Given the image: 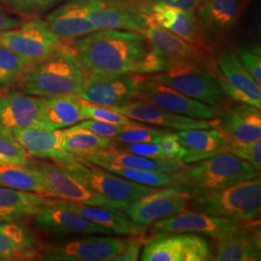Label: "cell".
<instances>
[{
	"mask_svg": "<svg viewBox=\"0 0 261 261\" xmlns=\"http://www.w3.org/2000/svg\"><path fill=\"white\" fill-rule=\"evenodd\" d=\"M72 47L87 73L132 75L139 74L149 45L140 32L107 29L75 39Z\"/></svg>",
	"mask_w": 261,
	"mask_h": 261,
	"instance_id": "cell-1",
	"label": "cell"
},
{
	"mask_svg": "<svg viewBox=\"0 0 261 261\" xmlns=\"http://www.w3.org/2000/svg\"><path fill=\"white\" fill-rule=\"evenodd\" d=\"M86 75L72 45L67 44L55 56L27 68L18 84L22 92L36 97L79 96Z\"/></svg>",
	"mask_w": 261,
	"mask_h": 261,
	"instance_id": "cell-2",
	"label": "cell"
},
{
	"mask_svg": "<svg viewBox=\"0 0 261 261\" xmlns=\"http://www.w3.org/2000/svg\"><path fill=\"white\" fill-rule=\"evenodd\" d=\"M196 163L178 173L175 185L192 196L223 190L260 175L250 163L230 153L217 154Z\"/></svg>",
	"mask_w": 261,
	"mask_h": 261,
	"instance_id": "cell-3",
	"label": "cell"
},
{
	"mask_svg": "<svg viewBox=\"0 0 261 261\" xmlns=\"http://www.w3.org/2000/svg\"><path fill=\"white\" fill-rule=\"evenodd\" d=\"M194 197L199 212L236 222H251L261 213L260 175L251 180Z\"/></svg>",
	"mask_w": 261,
	"mask_h": 261,
	"instance_id": "cell-4",
	"label": "cell"
},
{
	"mask_svg": "<svg viewBox=\"0 0 261 261\" xmlns=\"http://www.w3.org/2000/svg\"><path fill=\"white\" fill-rule=\"evenodd\" d=\"M150 76L216 109L224 102V94L217 75L204 63L192 60L174 61L170 62L165 71Z\"/></svg>",
	"mask_w": 261,
	"mask_h": 261,
	"instance_id": "cell-5",
	"label": "cell"
},
{
	"mask_svg": "<svg viewBox=\"0 0 261 261\" xmlns=\"http://www.w3.org/2000/svg\"><path fill=\"white\" fill-rule=\"evenodd\" d=\"M0 44L18 55L28 68L55 56L68 42L57 37L46 20L34 19L0 34Z\"/></svg>",
	"mask_w": 261,
	"mask_h": 261,
	"instance_id": "cell-6",
	"label": "cell"
},
{
	"mask_svg": "<svg viewBox=\"0 0 261 261\" xmlns=\"http://www.w3.org/2000/svg\"><path fill=\"white\" fill-rule=\"evenodd\" d=\"M63 168L84 186L123 206L125 213L132 204L158 189L156 187L145 186L132 182L103 170V168H94L91 164L83 163L79 160Z\"/></svg>",
	"mask_w": 261,
	"mask_h": 261,
	"instance_id": "cell-7",
	"label": "cell"
},
{
	"mask_svg": "<svg viewBox=\"0 0 261 261\" xmlns=\"http://www.w3.org/2000/svg\"><path fill=\"white\" fill-rule=\"evenodd\" d=\"M213 259L210 244L196 233L162 234L143 246L142 261H206Z\"/></svg>",
	"mask_w": 261,
	"mask_h": 261,
	"instance_id": "cell-8",
	"label": "cell"
},
{
	"mask_svg": "<svg viewBox=\"0 0 261 261\" xmlns=\"http://www.w3.org/2000/svg\"><path fill=\"white\" fill-rule=\"evenodd\" d=\"M135 98L153 103L168 112L198 119H213L218 115V109L180 93L151 76L139 75Z\"/></svg>",
	"mask_w": 261,
	"mask_h": 261,
	"instance_id": "cell-9",
	"label": "cell"
},
{
	"mask_svg": "<svg viewBox=\"0 0 261 261\" xmlns=\"http://www.w3.org/2000/svg\"><path fill=\"white\" fill-rule=\"evenodd\" d=\"M32 165L43 175L49 197L125 212V208L123 206L113 202L84 186V184L73 177L63 167L48 163H35Z\"/></svg>",
	"mask_w": 261,
	"mask_h": 261,
	"instance_id": "cell-10",
	"label": "cell"
},
{
	"mask_svg": "<svg viewBox=\"0 0 261 261\" xmlns=\"http://www.w3.org/2000/svg\"><path fill=\"white\" fill-rule=\"evenodd\" d=\"M127 239L88 237L48 245L40 254L43 261H110L121 252Z\"/></svg>",
	"mask_w": 261,
	"mask_h": 261,
	"instance_id": "cell-11",
	"label": "cell"
},
{
	"mask_svg": "<svg viewBox=\"0 0 261 261\" xmlns=\"http://www.w3.org/2000/svg\"><path fill=\"white\" fill-rule=\"evenodd\" d=\"M244 223L184 210L151 224V233L153 236L170 233L205 234L216 240L236 230Z\"/></svg>",
	"mask_w": 261,
	"mask_h": 261,
	"instance_id": "cell-12",
	"label": "cell"
},
{
	"mask_svg": "<svg viewBox=\"0 0 261 261\" xmlns=\"http://www.w3.org/2000/svg\"><path fill=\"white\" fill-rule=\"evenodd\" d=\"M191 199L192 196L179 187L158 188L132 204L126 214L134 223L146 227L156 221L186 210Z\"/></svg>",
	"mask_w": 261,
	"mask_h": 261,
	"instance_id": "cell-13",
	"label": "cell"
},
{
	"mask_svg": "<svg viewBox=\"0 0 261 261\" xmlns=\"http://www.w3.org/2000/svg\"><path fill=\"white\" fill-rule=\"evenodd\" d=\"M139 75H100L87 73L80 93L82 101L101 107L129 103L137 93Z\"/></svg>",
	"mask_w": 261,
	"mask_h": 261,
	"instance_id": "cell-14",
	"label": "cell"
},
{
	"mask_svg": "<svg viewBox=\"0 0 261 261\" xmlns=\"http://www.w3.org/2000/svg\"><path fill=\"white\" fill-rule=\"evenodd\" d=\"M87 16L96 30L120 29L141 33L149 27L148 16L124 0H85Z\"/></svg>",
	"mask_w": 261,
	"mask_h": 261,
	"instance_id": "cell-15",
	"label": "cell"
},
{
	"mask_svg": "<svg viewBox=\"0 0 261 261\" xmlns=\"http://www.w3.org/2000/svg\"><path fill=\"white\" fill-rule=\"evenodd\" d=\"M115 112L126 115L135 121L153 126L183 130L192 129H209L219 127L220 119H198L163 110L153 103L134 98L129 103L110 107Z\"/></svg>",
	"mask_w": 261,
	"mask_h": 261,
	"instance_id": "cell-16",
	"label": "cell"
},
{
	"mask_svg": "<svg viewBox=\"0 0 261 261\" xmlns=\"http://www.w3.org/2000/svg\"><path fill=\"white\" fill-rule=\"evenodd\" d=\"M216 74L224 95L237 103L261 108V87L243 67L234 51H224L218 59Z\"/></svg>",
	"mask_w": 261,
	"mask_h": 261,
	"instance_id": "cell-17",
	"label": "cell"
},
{
	"mask_svg": "<svg viewBox=\"0 0 261 261\" xmlns=\"http://www.w3.org/2000/svg\"><path fill=\"white\" fill-rule=\"evenodd\" d=\"M34 225L50 235L113 234L111 230L86 220L72 209L60 205L55 199L34 216Z\"/></svg>",
	"mask_w": 261,
	"mask_h": 261,
	"instance_id": "cell-18",
	"label": "cell"
},
{
	"mask_svg": "<svg viewBox=\"0 0 261 261\" xmlns=\"http://www.w3.org/2000/svg\"><path fill=\"white\" fill-rule=\"evenodd\" d=\"M12 135L28 154L35 158L51 160L61 167L72 165L77 161L75 156L63 149L61 130H49L36 124L14 130Z\"/></svg>",
	"mask_w": 261,
	"mask_h": 261,
	"instance_id": "cell-19",
	"label": "cell"
},
{
	"mask_svg": "<svg viewBox=\"0 0 261 261\" xmlns=\"http://www.w3.org/2000/svg\"><path fill=\"white\" fill-rule=\"evenodd\" d=\"M216 240L213 260L256 261L261 259L259 219L245 222L236 230Z\"/></svg>",
	"mask_w": 261,
	"mask_h": 261,
	"instance_id": "cell-20",
	"label": "cell"
},
{
	"mask_svg": "<svg viewBox=\"0 0 261 261\" xmlns=\"http://www.w3.org/2000/svg\"><path fill=\"white\" fill-rule=\"evenodd\" d=\"M42 97L20 91L0 96V132H13L39 124ZM13 136V135H12Z\"/></svg>",
	"mask_w": 261,
	"mask_h": 261,
	"instance_id": "cell-21",
	"label": "cell"
},
{
	"mask_svg": "<svg viewBox=\"0 0 261 261\" xmlns=\"http://www.w3.org/2000/svg\"><path fill=\"white\" fill-rule=\"evenodd\" d=\"M46 21L57 37L73 42L96 31L87 16L85 0H69L47 16Z\"/></svg>",
	"mask_w": 261,
	"mask_h": 261,
	"instance_id": "cell-22",
	"label": "cell"
},
{
	"mask_svg": "<svg viewBox=\"0 0 261 261\" xmlns=\"http://www.w3.org/2000/svg\"><path fill=\"white\" fill-rule=\"evenodd\" d=\"M42 251L40 241L25 224L0 223V261L33 260Z\"/></svg>",
	"mask_w": 261,
	"mask_h": 261,
	"instance_id": "cell-23",
	"label": "cell"
},
{
	"mask_svg": "<svg viewBox=\"0 0 261 261\" xmlns=\"http://www.w3.org/2000/svg\"><path fill=\"white\" fill-rule=\"evenodd\" d=\"M80 162L88 163L92 166L101 168L105 165L118 166L122 168L145 169V170H158L170 174H176L187 168L186 164L179 160H157L145 158L132 154L123 150L111 148L103 150L96 154L85 157H76Z\"/></svg>",
	"mask_w": 261,
	"mask_h": 261,
	"instance_id": "cell-24",
	"label": "cell"
},
{
	"mask_svg": "<svg viewBox=\"0 0 261 261\" xmlns=\"http://www.w3.org/2000/svg\"><path fill=\"white\" fill-rule=\"evenodd\" d=\"M141 34L146 39L150 49L167 59L169 63L181 60L207 63L205 49L188 43L165 28L150 25Z\"/></svg>",
	"mask_w": 261,
	"mask_h": 261,
	"instance_id": "cell-25",
	"label": "cell"
},
{
	"mask_svg": "<svg viewBox=\"0 0 261 261\" xmlns=\"http://www.w3.org/2000/svg\"><path fill=\"white\" fill-rule=\"evenodd\" d=\"M219 119L220 129L230 141L250 142L260 139V109L247 103H235L225 109Z\"/></svg>",
	"mask_w": 261,
	"mask_h": 261,
	"instance_id": "cell-26",
	"label": "cell"
},
{
	"mask_svg": "<svg viewBox=\"0 0 261 261\" xmlns=\"http://www.w3.org/2000/svg\"><path fill=\"white\" fill-rule=\"evenodd\" d=\"M246 4L247 0H201L196 17L203 31L224 34L240 20Z\"/></svg>",
	"mask_w": 261,
	"mask_h": 261,
	"instance_id": "cell-27",
	"label": "cell"
},
{
	"mask_svg": "<svg viewBox=\"0 0 261 261\" xmlns=\"http://www.w3.org/2000/svg\"><path fill=\"white\" fill-rule=\"evenodd\" d=\"M177 135L187 151L186 156L182 159L184 164H193L217 154L225 153L230 142L220 127L179 130Z\"/></svg>",
	"mask_w": 261,
	"mask_h": 261,
	"instance_id": "cell-28",
	"label": "cell"
},
{
	"mask_svg": "<svg viewBox=\"0 0 261 261\" xmlns=\"http://www.w3.org/2000/svg\"><path fill=\"white\" fill-rule=\"evenodd\" d=\"M60 205L74 210L86 220L111 230L112 233L120 235L144 234L145 227L134 223L125 212L115 209H109L100 206L87 205L56 198Z\"/></svg>",
	"mask_w": 261,
	"mask_h": 261,
	"instance_id": "cell-29",
	"label": "cell"
},
{
	"mask_svg": "<svg viewBox=\"0 0 261 261\" xmlns=\"http://www.w3.org/2000/svg\"><path fill=\"white\" fill-rule=\"evenodd\" d=\"M82 99L77 95L42 97L39 124L49 130H61L84 120Z\"/></svg>",
	"mask_w": 261,
	"mask_h": 261,
	"instance_id": "cell-30",
	"label": "cell"
},
{
	"mask_svg": "<svg viewBox=\"0 0 261 261\" xmlns=\"http://www.w3.org/2000/svg\"><path fill=\"white\" fill-rule=\"evenodd\" d=\"M54 200L35 193L0 186V223L34 217Z\"/></svg>",
	"mask_w": 261,
	"mask_h": 261,
	"instance_id": "cell-31",
	"label": "cell"
},
{
	"mask_svg": "<svg viewBox=\"0 0 261 261\" xmlns=\"http://www.w3.org/2000/svg\"><path fill=\"white\" fill-rule=\"evenodd\" d=\"M0 186L47 196L43 175L31 165H0Z\"/></svg>",
	"mask_w": 261,
	"mask_h": 261,
	"instance_id": "cell-32",
	"label": "cell"
},
{
	"mask_svg": "<svg viewBox=\"0 0 261 261\" xmlns=\"http://www.w3.org/2000/svg\"><path fill=\"white\" fill-rule=\"evenodd\" d=\"M61 144L63 149L75 157H85L103 150L111 149L113 141L111 138L98 136L91 130L79 128L75 125L62 130Z\"/></svg>",
	"mask_w": 261,
	"mask_h": 261,
	"instance_id": "cell-33",
	"label": "cell"
},
{
	"mask_svg": "<svg viewBox=\"0 0 261 261\" xmlns=\"http://www.w3.org/2000/svg\"><path fill=\"white\" fill-rule=\"evenodd\" d=\"M107 171L113 174L130 180L132 182L139 183L145 186L165 188V187L175 186L177 182V174H170L163 171L156 170H145V169H135V168H122L118 166L105 165L101 167Z\"/></svg>",
	"mask_w": 261,
	"mask_h": 261,
	"instance_id": "cell-34",
	"label": "cell"
},
{
	"mask_svg": "<svg viewBox=\"0 0 261 261\" xmlns=\"http://www.w3.org/2000/svg\"><path fill=\"white\" fill-rule=\"evenodd\" d=\"M188 43L205 49L207 41L195 12L176 9L175 17L166 28Z\"/></svg>",
	"mask_w": 261,
	"mask_h": 261,
	"instance_id": "cell-35",
	"label": "cell"
},
{
	"mask_svg": "<svg viewBox=\"0 0 261 261\" xmlns=\"http://www.w3.org/2000/svg\"><path fill=\"white\" fill-rule=\"evenodd\" d=\"M27 66L9 47L0 44V89H8L19 83Z\"/></svg>",
	"mask_w": 261,
	"mask_h": 261,
	"instance_id": "cell-36",
	"label": "cell"
},
{
	"mask_svg": "<svg viewBox=\"0 0 261 261\" xmlns=\"http://www.w3.org/2000/svg\"><path fill=\"white\" fill-rule=\"evenodd\" d=\"M168 130L145 127L140 123L138 125H128L118 135L112 138L113 143H138L154 142L159 143L161 137Z\"/></svg>",
	"mask_w": 261,
	"mask_h": 261,
	"instance_id": "cell-37",
	"label": "cell"
},
{
	"mask_svg": "<svg viewBox=\"0 0 261 261\" xmlns=\"http://www.w3.org/2000/svg\"><path fill=\"white\" fill-rule=\"evenodd\" d=\"M29 154L16 139L0 132V165H29Z\"/></svg>",
	"mask_w": 261,
	"mask_h": 261,
	"instance_id": "cell-38",
	"label": "cell"
},
{
	"mask_svg": "<svg viewBox=\"0 0 261 261\" xmlns=\"http://www.w3.org/2000/svg\"><path fill=\"white\" fill-rule=\"evenodd\" d=\"M81 114L84 119H93L115 125H138L140 123L110 108L86 103L84 101H82L81 105Z\"/></svg>",
	"mask_w": 261,
	"mask_h": 261,
	"instance_id": "cell-39",
	"label": "cell"
},
{
	"mask_svg": "<svg viewBox=\"0 0 261 261\" xmlns=\"http://www.w3.org/2000/svg\"><path fill=\"white\" fill-rule=\"evenodd\" d=\"M225 153H230L238 158L250 163L252 166L260 171L261 140L250 142H235L230 141L227 145Z\"/></svg>",
	"mask_w": 261,
	"mask_h": 261,
	"instance_id": "cell-40",
	"label": "cell"
},
{
	"mask_svg": "<svg viewBox=\"0 0 261 261\" xmlns=\"http://www.w3.org/2000/svg\"><path fill=\"white\" fill-rule=\"evenodd\" d=\"M10 9L21 15H37L54 8L64 0H1Z\"/></svg>",
	"mask_w": 261,
	"mask_h": 261,
	"instance_id": "cell-41",
	"label": "cell"
},
{
	"mask_svg": "<svg viewBox=\"0 0 261 261\" xmlns=\"http://www.w3.org/2000/svg\"><path fill=\"white\" fill-rule=\"evenodd\" d=\"M236 55L247 72L252 75L257 84H261L260 47H240Z\"/></svg>",
	"mask_w": 261,
	"mask_h": 261,
	"instance_id": "cell-42",
	"label": "cell"
},
{
	"mask_svg": "<svg viewBox=\"0 0 261 261\" xmlns=\"http://www.w3.org/2000/svg\"><path fill=\"white\" fill-rule=\"evenodd\" d=\"M112 148L123 150L132 154L145 158L168 160L164 154L160 143L154 142H138V143H113Z\"/></svg>",
	"mask_w": 261,
	"mask_h": 261,
	"instance_id": "cell-43",
	"label": "cell"
},
{
	"mask_svg": "<svg viewBox=\"0 0 261 261\" xmlns=\"http://www.w3.org/2000/svg\"><path fill=\"white\" fill-rule=\"evenodd\" d=\"M159 143L167 159L182 161V159L186 156V149L180 142L177 133L168 130L161 137Z\"/></svg>",
	"mask_w": 261,
	"mask_h": 261,
	"instance_id": "cell-44",
	"label": "cell"
},
{
	"mask_svg": "<svg viewBox=\"0 0 261 261\" xmlns=\"http://www.w3.org/2000/svg\"><path fill=\"white\" fill-rule=\"evenodd\" d=\"M76 127L83 128L86 130H91L94 134L105 137V138H113L116 135H118L120 132L125 129L126 126L128 125H115L112 123H107V122L99 121V120H93V119H88L82 123L75 124Z\"/></svg>",
	"mask_w": 261,
	"mask_h": 261,
	"instance_id": "cell-45",
	"label": "cell"
},
{
	"mask_svg": "<svg viewBox=\"0 0 261 261\" xmlns=\"http://www.w3.org/2000/svg\"><path fill=\"white\" fill-rule=\"evenodd\" d=\"M144 234L132 235L128 238L127 244L121 252L113 255L110 261H136L140 257L141 246L145 241L143 238Z\"/></svg>",
	"mask_w": 261,
	"mask_h": 261,
	"instance_id": "cell-46",
	"label": "cell"
},
{
	"mask_svg": "<svg viewBox=\"0 0 261 261\" xmlns=\"http://www.w3.org/2000/svg\"><path fill=\"white\" fill-rule=\"evenodd\" d=\"M146 4H162L175 9L186 12H195L200 3V0H146Z\"/></svg>",
	"mask_w": 261,
	"mask_h": 261,
	"instance_id": "cell-47",
	"label": "cell"
},
{
	"mask_svg": "<svg viewBox=\"0 0 261 261\" xmlns=\"http://www.w3.org/2000/svg\"><path fill=\"white\" fill-rule=\"evenodd\" d=\"M21 24L19 18H15L9 15V13L0 5V34L13 28H18Z\"/></svg>",
	"mask_w": 261,
	"mask_h": 261,
	"instance_id": "cell-48",
	"label": "cell"
},
{
	"mask_svg": "<svg viewBox=\"0 0 261 261\" xmlns=\"http://www.w3.org/2000/svg\"><path fill=\"white\" fill-rule=\"evenodd\" d=\"M0 96H2V94H1V91H0Z\"/></svg>",
	"mask_w": 261,
	"mask_h": 261,
	"instance_id": "cell-49",
	"label": "cell"
},
{
	"mask_svg": "<svg viewBox=\"0 0 261 261\" xmlns=\"http://www.w3.org/2000/svg\"><path fill=\"white\" fill-rule=\"evenodd\" d=\"M200 1H201V0H200Z\"/></svg>",
	"mask_w": 261,
	"mask_h": 261,
	"instance_id": "cell-50",
	"label": "cell"
}]
</instances>
